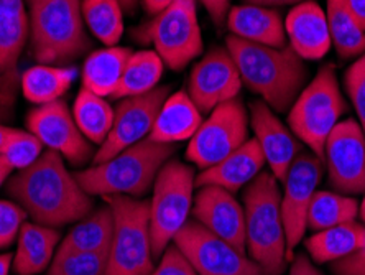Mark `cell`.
I'll return each instance as SVG.
<instances>
[{
	"label": "cell",
	"mask_w": 365,
	"mask_h": 275,
	"mask_svg": "<svg viewBox=\"0 0 365 275\" xmlns=\"http://www.w3.org/2000/svg\"><path fill=\"white\" fill-rule=\"evenodd\" d=\"M12 262H14L12 254H0V275H9Z\"/></svg>",
	"instance_id": "cell-47"
},
{
	"label": "cell",
	"mask_w": 365,
	"mask_h": 275,
	"mask_svg": "<svg viewBox=\"0 0 365 275\" xmlns=\"http://www.w3.org/2000/svg\"><path fill=\"white\" fill-rule=\"evenodd\" d=\"M120 2L123 10H127V12H133L137 7V0H120Z\"/></svg>",
	"instance_id": "cell-49"
},
{
	"label": "cell",
	"mask_w": 365,
	"mask_h": 275,
	"mask_svg": "<svg viewBox=\"0 0 365 275\" xmlns=\"http://www.w3.org/2000/svg\"><path fill=\"white\" fill-rule=\"evenodd\" d=\"M26 126L41 140L46 150L60 154L69 164L84 165L89 160L93 161L96 152L91 142L79 131L73 112L61 99L51 104L36 106L26 117Z\"/></svg>",
	"instance_id": "cell-15"
},
{
	"label": "cell",
	"mask_w": 365,
	"mask_h": 275,
	"mask_svg": "<svg viewBox=\"0 0 365 275\" xmlns=\"http://www.w3.org/2000/svg\"><path fill=\"white\" fill-rule=\"evenodd\" d=\"M331 186L341 195L365 193V134L354 119L337 122L324 145Z\"/></svg>",
	"instance_id": "cell-14"
},
{
	"label": "cell",
	"mask_w": 365,
	"mask_h": 275,
	"mask_svg": "<svg viewBox=\"0 0 365 275\" xmlns=\"http://www.w3.org/2000/svg\"><path fill=\"white\" fill-rule=\"evenodd\" d=\"M349 5H351L361 29L365 31V0H349Z\"/></svg>",
	"instance_id": "cell-45"
},
{
	"label": "cell",
	"mask_w": 365,
	"mask_h": 275,
	"mask_svg": "<svg viewBox=\"0 0 365 275\" xmlns=\"http://www.w3.org/2000/svg\"><path fill=\"white\" fill-rule=\"evenodd\" d=\"M173 154V145L145 139L115 157L93 164L76 174V178L91 196L140 198L153 186L162 166Z\"/></svg>",
	"instance_id": "cell-4"
},
{
	"label": "cell",
	"mask_w": 365,
	"mask_h": 275,
	"mask_svg": "<svg viewBox=\"0 0 365 275\" xmlns=\"http://www.w3.org/2000/svg\"><path fill=\"white\" fill-rule=\"evenodd\" d=\"M109 252L60 251L53 257L48 275H106Z\"/></svg>",
	"instance_id": "cell-34"
},
{
	"label": "cell",
	"mask_w": 365,
	"mask_h": 275,
	"mask_svg": "<svg viewBox=\"0 0 365 275\" xmlns=\"http://www.w3.org/2000/svg\"><path fill=\"white\" fill-rule=\"evenodd\" d=\"M26 216L29 214L19 203L0 199V249H7L19 239Z\"/></svg>",
	"instance_id": "cell-36"
},
{
	"label": "cell",
	"mask_w": 365,
	"mask_h": 275,
	"mask_svg": "<svg viewBox=\"0 0 365 275\" xmlns=\"http://www.w3.org/2000/svg\"><path fill=\"white\" fill-rule=\"evenodd\" d=\"M175 0H142V5L145 7V10L150 15H158L160 12H163L166 7H170Z\"/></svg>",
	"instance_id": "cell-43"
},
{
	"label": "cell",
	"mask_w": 365,
	"mask_h": 275,
	"mask_svg": "<svg viewBox=\"0 0 365 275\" xmlns=\"http://www.w3.org/2000/svg\"><path fill=\"white\" fill-rule=\"evenodd\" d=\"M83 19L96 39L106 46H117L123 35L120 0H83Z\"/></svg>",
	"instance_id": "cell-32"
},
{
	"label": "cell",
	"mask_w": 365,
	"mask_h": 275,
	"mask_svg": "<svg viewBox=\"0 0 365 275\" xmlns=\"http://www.w3.org/2000/svg\"><path fill=\"white\" fill-rule=\"evenodd\" d=\"M242 86L260 96L273 112H287L302 93L308 68L292 46L273 48L229 35L225 40Z\"/></svg>",
	"instance_id": "cell-2"
},
{
	"label": "cell",
	"mask_w": 365,
	"mask_h": 275,
	"mask_svg": "<svg viewBox=\"0 0 365 275\" xmlns=\"http://www.w3.org/2000/svg\"><path fill=\"white\" fill-rule=\"evenodd\" d=\"M43 152H45V145L35 134L12 129L0 155L9 161L14 170H24L26 166L34 165Z\"/></svg>",
	"instance_id": "cell-35"
},
{
	"label": "cell",
	"mask_w": 365,
	"mask_h": 275,
	"mask_svg": "<svg viewBox=\"0 0 365 275\" xmlns=\"http://www.w3.org/2000/svg\"><path fill=\"white\" fill-rule=\"evenodd\" d=\"M227 29L230 35L259 45L287 46V31L280 12L275 9L242 4L229 10Z\"/></svg>",
	"instance_id": "cell-21"
},
{
	"label": "cell",
	"mask_w": 365,
	"mask_h": 275,
	"mask_svg": "<svg viewBox=\"0 0 365 275\" xmlns=\"http://www.w3.org/2000/svg\"><path fill=\"white\" fill-rule=\"evenodd\" d=\"M323 161L313 152H303L293 160L283 180L282 216L287 239V261H292L294 249L302 242L308 218L309 204L313 201L316 186L323 176Z\"/></svg>",
	"instance_id": "cell-12"
},
{
	"label": "cell",
	"mask_w": 365,
	"mask_h": 275,
	"mask_svg": "<svg viewBox=\"0 0 365 275\" xmlns=\"http://www.w3.org/2000/svg\"><path fill=\"white\" fill-rule=\"evenodd\" d=\"M245 244L249 257L264 275H282L287 239L282 216V191L272 171H260L244 191Z\"/></svg>",
	"instance_id": "cell-3"
},
{
	"label": "cell",
	"mask_w": 365,
	"mask_h": 275,
	"mask_svg": "<svg viewBox=\"0 0 365 275\" xmlns=\"http://www.w3.org/2000/svg\"><path fill=\"white\" fill-rule=\"evenodd\" d=\"M138 31V39L152 43L165 66L173 71L185 69L202 53L196 0H175Z\"/></svg>",
	"instance_id": "cell-9"
},
{
	"label": "cell",
	"mask_w": 365,
	"mask_h": 275,
	"mask_svg": "<svg viewBox=\"0 0 365 275\" xmlns=\"http://www.w3.org/2000/svg\"><path fill=\"white\" fill-rule=\"evenodd\" d=\"M12 171H14V169L9 165V161L5 160L2 155H0V186H2L4 183L9 180L10 175H12Z\"/></svg>",
	"instance_id": "cell-46"
},
{
	"label": "cell",
	"mask_w": 365,
	"mask_h": 275,
	"mask_svg": "<svg viewBox=\"0 0 365 275\" xmlns=\"http://www.w3.org/2000/svg\"><path fill=\"white\" fill-rule=\"evenodd\" d=\"M344 84L354 109L357 112L359 124L365 134V53L349 66Z\"/></svg>",
	"instance_id": "cell-37"
},
{
	"label": "cell",
	"mask_w": 365,
	"mask_h": 275,
	"mask_svg": "<svg viewBox=\"0 0 365 275\" xmlns=\"http://www.w3.org/2000/svg\"><path fill=\"white\" fill-rule=\"evenodd\" d=\"M168 94L170 89L166 86H157L147 94L120 99L119 106L115 107L114 124L109 136L99 145L93 164H102L115 157L122 150L148 139Z\"/></svg>",
	"instance_id": "cell-13"
},
{
	"label": "cell",
	"mask_w": 365,
	"mask_h": 275,
	"mask_svg": "<svg viewBox=\"0 0 365 275\" xmlns=\"http://www.w3.org/2000/svg\"><path fill=\"white\" fill-rule=\"evenodd\" d=\"M30 36L29 14H0V76L15 68Z\"/></svg>",
	"instance_id": "cell-33"
},
{
	"label": "cell",
	"mask_w": 365,
	"mask_h": 275,
	"mask_svg": "<svg viewBox=\"0 0 365 275\" xmlns=\"http://www.w3.org/2000/svg\"><path fill=\"white\" fill-rule=\"evenodd\" d=\"M165 63L157 51L142 50L132 53L123 69L119 88L110 99H125L147 94L157 88L163 76Z\"/></svg>",
	"instance_id": "cell-29"
},
{
	"label": "cell",
	"mask_w": 365,
	"mask_h": 275,
	"mask_svg": "<svg viewBox=\"0 0 365 275\" xmlns=\"http://www.w3.org/2000/svg\"><path fill=\"white\" fill-rule=\"evenodd\" d=\"M326 19L332 46L342 59H351L365 53V31L354 15L349 0H326Z\"/></svg>",
	"instance_id": "cell-27"
},
{
	"label": "cell",
	"mask_w": 365,
	"mask_h": 275,
	"mask_svg": "<svg viewBox=\"0 0 365 275\" xmlns=\"http://www.w3.org/2000/svg\"><path fill=\"white\" fill-rule=\"evenodd\" d=\"M265 165V157L255 139H249L240 147L227 155L211 169L202 170L196 176V186L214 185L224 190L237 193L260 174Z\"/></svg>",
	"instance_id": "cell-20"
},
{
	"label": "cell",
	"mask_w": 365,
	"mask_h": 275,
	"mask_svg": "<svg viewBox=\"0 0 365 275\" xmlns=\"http://www.w3.org/2000/svg\"><path fill=\"white\" fill-rule=\"evenodd\" d=\"M250 127L272 175L283 183L293 160L303 152L302 142L262 99L250 104Z\"/></svg>",
	"instance_id": "cell-18"
},
{
	"label": "cell",
	"mask_w": 365,
	"mask_h": 275,
	"mask_svg": "<svg viewBox=\"0 0 365 275\" xmlns=\"http://www.w3.org/2000/svg\"><path fill=\"white\" fill-rule=\"evenodd\" d=\"M346 111L334 66L324 64L289 107L288 126L299 142L324 164L326 140Z\"/></svg>",
	"instance_id": "cell-6"
},
{
	"label": "cell",
	"mask_w": 365,
	"mask_h": 275,
	"mask_svg": "<svg viewBox=\"0 0 365 275\" xmlns=\"http://www.w3.org/2000/svg\"><path fill=\"white\" fill-rule=\"evenodd\" d=\"M7 193L34 223L50 228L78 223L94 208L93 196L53 150H45L34 165L9 178Z\"/></svg>",
	"instance_id": "cell-1"
},
{
	"label": "cell",
	"mask_w": 365,
	"mask_h": 275,
	"mask_svg": "<svg viewBox=\"0 0 365 275\" xmlns=\"http://www.w3.org/2000/svg\"><path fill=\"white\" fill-rule=\"evenodd\" d=\"M25 10L24 0H0V14L15 15Z\"/></svg>",
	"instance_id": "cell-42"
},
{
	"label": "cell",
	"mask_w": 365,
	"mask_h": 275,
	"mask_svg": "<svg viewBox=\"0 0 365 275\" xmlns=\"http://www.w3.org/2000/svg\"><path fill=\"white\" fill-rule=\"evenodd\" d=\"M114 237V214L112 209L102 206L78 221L76 226L64 236L60 251L109 252Z\"/></svg>",
	"instance_id": "cell-26"
},
{
	"label": "cell",
	"mask_w": 365,
	"mask_h": 275,
	"mask_svg": "<svg viewBox=\"0 0 365 275\" xmlns=\"http://www.w3.org/2000/svg\"><path fill=\"white\" fill-rule=\"evenodd\" d=\"M201 4L217 26H221L227 20L229 10L232 9V0H201Z\"/></svg>",
	"instance_id": "cell-40"
},
{
	"label": "cell",
	"mask_w": 365,
	"mask_h": 275,
	"mask_svg": "<svg viewBox=\"0 0 365 275\" xmlns=\"http://www.w3.org/2000/svg\"><path fill=\"white\" fill-rule=\"evenodd\" d=\"M202 121V112L197 109L187 91H178L165 99L148 139L166 145L185 142L192 139Z\"/></svg>",
	"instance_id": "cell-22"
},
{
	"label": "cell",
	"mask_w": 365,
	"mask_h": 275,
	"mask_svg": "<svg viewBox=\"0 0 365 275\" xmlns=\"http://www.w3.org/2000/svg\"><path fill=\"white\" fill-rule=\"evenodd\" d=\"M31 53L40 64L61 66L89 50L83 0H26Z\"/></svg>",
	"instance_id": "cell-5"
},
{
	"label": "cell",
	"mask_w": 365,
	"mask_h": 275,
	"mask_svg": "<svg viewBox=\"0 0 365 275\" xmlns=\"http://www.w3.org/2000/svg\"><path fill=\"white\" fill-rule=\"evenodd\" d=\"M306 0H244V4L259 5V7H282V5H298Z\"/></svg>",
	"instance_id": "cell-44"
},
{
	"label": "cell",
	"mask_w": 365,
	"mask_h": 275,
	"mask_svg": "<svg viewBox=\"0 0 365 275\" xmlns=\"http://www.w3.org/2000/svg\"><path fill=\"white\" fill-rule=\"evenodd\" d=\"M196 176L192 166L168 160L153 183L150 199V236L153 257H162L170 242L190 218Z\"/></svg>",
	"instance_id": "cell-8"
},
{
	"label": "cell",
	"mask_w": 365,
	"mask_h": 275,
	"mask_svg": "<svg viewBox=\"0 0 365 275\" xmlns=\"http://www.w3.org/2000/svg\"><path fill=\"white\" fill-rule=\"evenodd\" d=\"M242 79L227 48H212L191 69L187 94L201 112L239 98Z\"/></svg>",
	"instance_id": "cell-16"
},
{
	"label": "cell",
	"mask_w": 365,
	"mask_h": 275,
	"mask_svg": "<svg viewBox=\"0 0 365 275\" xmlns=\"http://www.w3.org/2000/svg\"><path fill=\"white\" fill-rule=\"evenodd\" d=\"M71 112L79 131L89 142L101 145L109 136L115 109H112L106 98L81 88L74 99Z\"/></svg>",
	"instance_id": "cell-30"
},
{
	"label": "cell",
	"mask_w": 365,
	"mask_h": 275,
	"mask_svg": "<svg viewBox=\"0 0 365 275\" xmlns=\"http://www.w3.org/2000/svg\"><path fill=\"white\" fill-rule=\"evenodd\" d=\"M359 203L341 193L316 191L309 204L306 226L313 231H324L334 226L356 221Z\"/></svg>",
	"instance_id": "cell-31"
},
{
	"label": "cell",
	"mask_w": 365,
	"mask_h": 275,
	"mask_svg": "<svg viewBox=\"0 0 365 275\" xmlns=\"http://www.w3.org/2000/svg\"><path fill=\"white\" fill-rule=\"evenodd\" d=\"M365 247V226L351 221L334 228L318 231L306 241L311 259L318 264L334 262Z\"/></svg>",
	"instance_id": "cell-25"
},
{
	"label": "cell",
	"mask_w": 365,
	"mask_h": 275,
	"mask_svg": "<svg viewBox=\"0 0 365 275\" xmlns=\"http://www.w3.org/2000/svg\"><path fill=\"white\" fill-rule=\"evenodd\" d=\"M249 140V116L239 98L217 106L204 119L186 149V159L197 169L217 165Z\"/></svg>",
	"instance_id": "cell-10"
},
{
	"label": "cell",
	"mask_w": 365,
	"mask_h": 275,
	"mask_svg": "<svg viewBox=\"0 0 365 275\" xmlns=\"http://www.w3.org/2000/svg\"><path fill=\"white\" fill-rule=\"evenodd\" d=\"M284 31L289 46L304 61L323 59L332 46L326 12L314 0H306L289 10Z\"/></svg>",
	"instance_id": "cell-19"
},
{
	"label": "cell",
	"mask_w": 365,
	"mask_h": 275,
	"mask_svg": "<svg viewBox=\"0 0 365 275\" xmlns=\"http://www.w3.org/2000/svg\"><path fill=\"white\" fill-rule=\"evenodd\" d=\"M73 79L71 69L38 63L21 74V93L25 99L36 106L51 104L63 98L64 93L71 88Z\"/></svg>",
	"instance_id": "cell-28"
},
{
	"label": "cell",
	"mask_w": 365,
	"mask_h": 275,
	"mask_svg": "<svg viewBox=\"0 0 365 275\" xmlns=\"http://www.w3.org/2000/svg\"><path fill=\"white\" fill-rule=\"evenodd\" d=\"M288 275H323L318 269H316L311 261L306 256L299 254L294 259L292 264V269H289Z\"/></svg>",
	"instance_id": "cell-41"
},
{
	"label": "cell",
	"mask_w": 365,
	"mask_h": 275,
	"mask_svg": "<svg viewBox=\"0 0 365 275\" xmlns=\"http://www.w3.org/2000/svg\"><path fill=\"white\" fill-rule=\"evenodd\" d=\"M114 214V237L106 275H150L153 271L150 201L130 196H106Z\"/></svg>",
	"instance_id": "cell-7"
},
{
	"label": "cell",
	"mask_w": 365,
	"mask_h": 275,
	"mask_svg": "<svg viewBox=\"0 0 365 275\" xmlns=\"http://www.w3.org/2000/svg\"><path fill=\"white\" fill-rule=\"evenodd\" d=\"M132 53L130 48L125 46H107L91 53L83 66V88L101 98H112Z\"/></svg>",
	"instance_id": "cell-24"
},
{
	"label": "cell",
	"mask_w": 365,
	"mask_h": 275,
	"mask_svg": "<svg viewBox=\"0 0 365 275\" xmlns=\"http://www.w3.org/2000/svg\"><path fill=\"white\" fill-rule=\"evenodd\" d=\"M150 275H197L196 269L175 244L168 246L162 254L158 267Z\"/></svg>",
	"instance_id": "cell-38"
},
{
	"label": "cell",
	"mask_w": 365,
	"mask_h": 275,
	"mask_svg": "<svg viewBox=\"0 0 365 275\" xmlns=\"http://www.w3.org/2000/svg\"><path fill=\"white\" fill-rule=\"evenodd\" d=\"M10 132H12V129L5 127V126H2V124H0V154H2V149H4L5 142H7Z\"/></svg>",
	"instance_id": "cell-48"
},
{
	"label": "cell",
	"mask_w": 365,
	"mask_h": 275,
	"mask_svg": "<svg viewBox=\"0 0 365 275\" xmlns=\"http://www.w3.org/2000/svg\"><path fill=\"white\" fill-rule=\"evenodd\" d=\"M334 275H365V247L361 251L332 262Z\"/></svg>",
	"instance_id": "cell-39"
},
{
	"label": "cell",
	"mask_w": 365,
	"mask_h": 275,
	"mask_svg": "<svg viewBox=\"0 0 365 275\" xmlns=\"http://www.w3.org/2000/svg\"><path fill=\"white\" fill-rule=\"evenodd\" d=\"M191 216L245 254V213L232 193L214 185L200 186L192 201Z\"/></svg>",
	"instance_id": "cell-17"
},
{
	"label": "cell",
	"mask_w": 365,
	"mask_h": 275,
	"mask_svg": "<svg viewBox=\"0 0 365 275\" xmlns=\"http://www.w3.org/2000/svg\"><path fill=\"white\" fill-rule=\"evenodd\" d=\"M173 244L187 257L197 275H264L259 264L212 234L196 219H187Z\"/></svg>",
	"instance_id": "cell-11"
},
{
	"label": "cell",
	"mask_w": 365,
	"mask_h": 275,
	"mask_svg": "<svg viewBox=\"0 0 365 275\" xmlns=\"http://www.w3.org/2000/svg\"><path fill=\"white\" fill-rule=\"evenodd\" d=\"M361 218H362L364 224H365V196H364V199H362V204H361Z\"/></svg>",
	"instance_id": "cell-50"
},
{
	"label": "cell",
	"mask_w": 365,
	"mask_h": 275,
	"mask_svg": "<svg viewBox=\"0 0 365 275\" xmlns=\"http://www.w3.org/2000/svg\"><path fill=\"white\" fill-rule=\"evenodd\" d=\"M61 234L56 228L38 223L21 226L12 267L17 275H36L50 267Z\"/></svg>",
	"instance_id": "cell-23"
}]
</instances>
